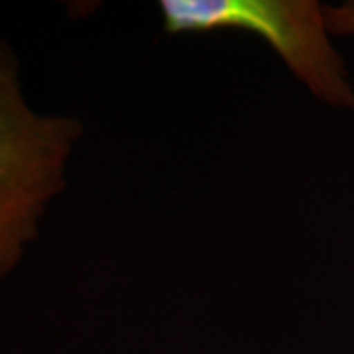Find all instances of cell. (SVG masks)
Segmentation results:
<instances>
[{"mask_svg":"<svg viewBox=\"0 0 354 354\" xmlns=\"http://www.w3.org/2000/svg\"><path fill=\"white\" fill-rule=\"evenodd\" d=\"M325 18L333 38H354V0L327 4Z\"/></svg>","mask_w":354,"mask_h":354,"instance_id":"cell-3","label":"cell"},{"mask_svg":"<svg viewBox=\"0 0 354 354\" xmlns=\"http://www.w3.org/2000/svg\"><path fill=\"white\" fill-rule=\"evenodd\" d=\"M83 127L73 116L30 111L16 59L0 41V276L38 234L46 205L65 185V164Z\"/></svg>","mask_w":354,"mask_h":354,"instance_id":"cell-2","label":"cell"},{"mask_svg":"<svg viewBox=\"0 0 354 354\" xmlns=\"http://www.w3.org/2000/svg\"><path fill=\"white\" fill-rule=\"evenodd\" d=\"M165 36L239 30L260 36L317 101L354 111V83L317 0H162Z\"/></svg>","mask_w":354,"mask_h":354,"instance_id":"cell-1","label":"cell"}]
</instances>
